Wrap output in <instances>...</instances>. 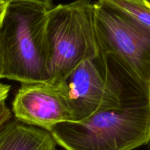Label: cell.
I'll return each mask as SVG.
<instances>
[{
  "instance_id": "obj_1",
  "label": "cell",
  "mask_w": 150,
  "mask_h": 150,
  "mask_svg": "<svg viewBox=\"0 0 150 150\" xmlns=\"http://www.w3.org/2000/svg\"><path fill=\"white\" fill-rule=\"evenodd\" d=\"M119 94L115 108L54 126L50 133L57 144L65 150H133L150 143V86L122 65Z\"/></svg>"
},
{
  "instance_id": "obj_2",
  "label": "cell",
  "mask_w": 150,
  "mask_h": 150,
  "mask_svg": "<svg viewBox=\"0 0 150 150\" xmlns=\"http://www.w3.org/2000/svg\"><path fill=\"white\" fill-rule=\"evenodd\" d=\"M48 11L30 3L8 4L0 26L1 79L21 83L49 82Z\"/></svg>"
},
{
  "instance_id": "obj_3",
  "label": "cell",
  "mask_w": 150,
  "mask_h": 150,
  "mask_svg": "<svg viewBox=\"0 0 150 150\" xmlns=\"http://www.w3.org/2000/svg\"><path fill=\"white\" fill-rule=\"evenodd\" d=\"M49 82L60 84L79 64L101 52L95 5L90 0L54 6L47 13Z\"/></svg>"
},
{
  "instance_id": "obj_4",
  "label": "cell",
  "mask_w": 150,
  "mask_h": 150,
  "mask_svg": "<svg viewBox=\"0 0 150 150\" xmlns=\"http://www.w3.org/2000/svg\"><path fill=\"white\" fill-rule=\"evenodd\" d=\"M121 73V63L101 51L79 64L68 76L61 83L69 98L73 122L119 105Z\"/></svg>"
},
{
  "instance_id": "obj_5",
  "label": "cell",
  "mask_w": 150,
  "mask_h": 150,
  "mask_svg": "<svg viewBox=\"0 0 150 150\" xmlns=\"http://www.w3.org/2000/svg\"><path fill=\"white\" fill-rule=\"evenodd\" d=\"M94 5L101 51L114 57L140 81L150 86V31L98 1Z\"/></svg>"
},
{
  "instance_id": "obj_6",
  "label": "cell",
  "mask_w": 150,
  "mask_h": 150,
  "mask_svg": "<svg viewBox=\"0 0 150 150\" xmlns=\"http://www.w3.org/2000/svg\"><path fill=\"white\" fill-rule=\"evenodd\" d=\"M15 119L50 132L57 125L74 122L69 98L62 85L21 83L12 104Z\"/></svg>"
},
{
  "instance_id": "obj_7",
  "label": "cell",
  "mask_w": 150,
  "mask_h": 150,
  "mask_svg": "<svg viewBox=\"0 0 150 150\" xmlns=\"http://www.w3.org/2000/svg\"><path fill=\"white\" fill-rule=\"evenodd\" d=\"M50 132L12 119L0 130V150H56Z\"/></svg>"
},
{
  "instance_id": "obj_8",
  "label": "cell",
  "mask_w": 150,
  "mask_h": 150,
  "mask_svg": "<svg viewBox=\"0 0 150 150\" xmlns=\"http://www.w3.org/2000/svg\"><path fill=\"white\" fill-rule=\"evenodd\" d=\"M98 2L150 31V1L148 0H99Z\"/></svg>"
},
{
  "instance_id": "obj_9",
  "label": "cell",
  "mask_w": 150,
  "mask_h": 150,
  "mask_svg": "<svg viewBox=\"0 0 150 150\" xmlns=\"http://www.w3.org/2000/svg\"><path fill=\"white\" fill-rule=\"evenodd\" d=\"M13 119V113L7 107L5 101L0 103V130Z\"/></svg>"
},
{
  "instance_id": "obj_10",
  "label": "cell",
  "mask_w": 150,
  "mask_h": 150,
  "mask_svg": "<svg viewBox=\"0 0 150 150\" xmlns=\"http://www.w3.org/2000/svg\"><path fill=\"white\" fill-rule=\"evenodd\" d=\"M8 4L13 2H24L30 3V4H38L46 9L47 10H50L54 7L53 5L52 0H5Z\"/></svg>"
},
{
  "instance_id": "obj_11",
  "label": "cell",
  "mask_w": 150,
  "mask_h": 150,
  "mask_svg": "<svg viewBox=\"0 0 150 150\" xmlns=\"http://www.w3.org/2000/svg\"><path fill=\"white\" fill-rule=\"evenodd\" d=\"M10 90V86L0 82V103L6 101Z\"/></svg>"
},
{
  "instance_id": "obj_12",
  "label": "cell",
  "mask_w": 150,
  "mask_h": 150,
  "mask_svg": "<svg viewBox=\"0 0 150 150\" xmlns=\"http://www.w3.org/2000/svg\"><path fill=\"white\" fill-rule=\"evenodd\" d=\"M8 4H9L5 0H0V26L2 23L3 18L4 17Z\"/></svg>"
},
{
  "instance_id": "obj_13",
  "label": "cell",
  "mask_w": 150,
  "mask_h": 150,
  "mask_svg": "<svg viewBox=\"0 0 150 150\" xmlns=\"http://www.w3.org/2000/svg\"><path fill=\"white\" fill-rule=\"evenodd\" d=\"M0 76H1V66H0ZM0 79H1V77H0Z\"/></svg>"
},
{
  "instance_id": "obj_14",
  "label": "cell",
  "mask_w": 150,
  "mask_h": 150,
  "mask_svg": "<svg viewBox=\"0 0 150 150\" xmlns=\"http://www.w3.org/2000/svg\"><path fill=\"white\" fill-rule=\"evenodd\" d=\"M148 1H150V0H148Z\"/></svg>"
}]
</instances>
